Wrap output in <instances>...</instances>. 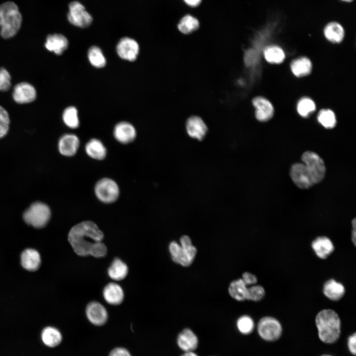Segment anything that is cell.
Returning a JSON list of instances; mask_svg holds the SVG:
<instances>
[{
    "instance_id": "cell-1",
    "label": "cell",
    "mask_w": 356,
    "mask_h": 356,
    "mask_svg": "<svg viewBox=\"0 0 356 356\" xmlns=\"http://www.w3.org/2000/svg\"><path fill=\"white\" fill-rule=\"evenodd\" d=\"M104 235L93 222H82L70 230L68 240L74 251L80 256H92L102 258L107 254V247L102 242Z\"/></svg>"
},
{
    "instance_id": "cell-2",
    "label": "cell",
    "mask_w": 356,
    "mask_h": 356,
    "mask_svg": "<svg viewBox=\"0 0 356 356\" xmlns=\"http://www.w3.org/2000/svg\"><path fill=\"white\" fill-rule=\"evenodd\" d=\"M319 339L323 343L331 344L339 339L341 334V320L338 313L331 309H323L315 319Z\"/></svg>"
},
{
    "instance_id": "cell-3",
    "label": "cell",
    "mask_w": 356,
    "mask_h": 356,
    "mask_svg": "<svg viewBox=\"0 0 356 356\" xmlns=\"http://www.w3.org/2000/svg\"><path fill=\"white\" fill-rule=\"evenodd\" d=\"M22 15L18 6L12 1L0 5V35L4 39L14 36L19 30Z\"/></svg>"
},
{
    "instance_id": "cell-4",
    "label": "cell",
    "mask_w": 356,
    "mask_h": 356,
    "mask_svg": "<svg viewBox=\"0 0 356 356\" xmlns=\"http://www.w3.org/2000/svg\"><path fill=\"white\" fill-rule=\"evenodd\" d=\"M169 250L172 260L183 267L191 265L197 253L196 247L187 235L181 237L180 244L176 241H172L169 244Z\"/></svg>"
},
{
    "instance_id": "cell-5",
    "label": "cell",
    "mask_w": 356,
    "mask_h": 356,
    "mask_svg": "<svg viewBox=\"0 0 356 356\" xmlns=\"http://www.w3.org/2000/svg\"><path fill=\"white\" fill-rule=\"evenodd\" d=\"M50 216V210L47 205L35 202L25 211L23 219L27 224L36 228H41L47 224Z\"/></svg>"
},
{
    "instance_id": "cell-6",
    "label": "cell",
    "mask_w": 356,
    "mask_h": 356,
    "mask_svg": "<svg viewBox=\"0 0 356 356\" xmlns=\"http://www.w3.org/2000/svg\"><path fill=\"white\" fill-rule=\"evenodd\" d=\"M301 159L314 184L321 181L326 172L325 165L322 159L316 153L307 151L302 154Z\"/></svg>"
},
{
    "instance_id": "cell-7",
    "label": "cell",
    "mask_w": 356,
    "mask_h": 356,
    "mask_svg": "<svg viewBox=\"0 0 356 356\" xmlns=\"http://www.w3.org/2000/svg\"><path fill=\"white\" fill-rule=\"evenodd\" d=\"M94 192L100 201L108 204L117 200L120 190L116 181L111 178H105L100 179L96 183Z\"/></svg>"
},
{
    "instance_id": "cell-8",
    "label": "cell",
    "mask_w": 356,
    "mask_h": 356,
    "mask_svg": "<svg viewBox=\"0 0 356 356\" xmlns=\"http://www.w3.org/2000/svg\"><path fill=\"white\" fill-rule=\"evenodd\" d=\"M257 330L260 337L267 341H274L278 339L282 332L280 322L275 317L264 316L258 322Z\"/></svg>"
},
{
    "instance_id": "cell-9",
    "label": "cell",
    "mask_w": 356,
    "mask_h": 356,
    "mask_svg": "<svg viewBox=\"0 0 356 356\" xmlns=\"http://www.w3.org/2000/svg\"><path fill=\"white\" fill-rule=\"evenodd\" d=\"M67 18L71 24L80 28L88 27L92 21L91 15L86 10L85 6L77 1L69 4Z\"/></svg>"
},
{
    "instance_id": "cell-10",
    "label": "cell",
    "mask_w": 356,
    "mask_h": 356,
    "mask_svg": "<svg viewBox=\"0 0 356 356\" xmlns=\"http://www.w3.org/2000/svg\"><path fill=\"white\" fill-rule=\"evenodd\" d=\"M116 52L122 59L134 61L139 54V46L135 40L130 37H124L118 43Z\"/></svg>"
},
{
    "instance_id": "cell-11",
    "label": "cell",
    "mask_w": 356,
    "mask_h": 356,
    "mask_svg": "<svg viewBox=\"0 0 356 356\" xmlns=\"http://www.w3.org/2000/svg\"><path fill=\"white\" fill-rule=\"evenodd\" d=\"M290 175L293 182L300 188L308 189L314 184L309 172L303 163L294 164L290 168Z\"/></svg>"
},
{
    "instance_id": "cell-12",
    "label": "cell",
    "mask_w": 356,
    "mask_h": 356,
    "mask_svg": "<svg viewBox=\"0 0 356 356\" xmlns=\"http://www.w3.org/2000/svg\"><path fill=\"white\" fill-rule=\"evenodd\" d=\"M37 97L35 87L28 82H21L16 85L13 90L12 97L18 104H26L34 101Z\"/></svg>"
},
{
    "instance_id": "cell-13",
    "label": "cell",
    "mask_w": 356,
    "mask_h": 356,
    "mask_svg": "<svg viewBox=\"0 0 356 356\" xmlns=\"http://www.w3.org/2000/svg\"><path fill=\"white\" fill-rule=\"evenodd\" d=\"M86 313L88 320L95 325H102L107 320L108 313L105 308L97 302L93 301L88 304Z\"/></svg>"
},
{
    "instance_id": "cell-14",
    "label": "cell",
    "mask_w": 356,
    "mask_h": 356,
    "mask_svg": "<svg viewBox=\"0 0 356 356\" xmlns=\"http://www.w3.org/2000/svg\"><path fill=\"white\" fill-rule=\"evenodd\" d=\"M115 138L123 144H128L134 140L136 135V130L131 123L122 121L117 124L114 129Z\"/></svg>"
},
{
    "instance_id": "cell-15",
    "label": "cell",
    "mask_w": 356,
    "mask_h": 356,
    "mask_svg": "<svg viewBox=\"0 0 356 356\" xmlns=\"http://www.w3.org/2000/svg\"><path fill=\"white\" fill-rule=\"evenodd\" d=\"M252 103L256 108L255 116L257 120L266 122L272 118L274 109L268 99L262 96H257L253 99Z\"/></svg>"
},
{
    "instance_id": "cell-16",
    "label": "cell",
    "mask_w": 356,
    "mask_h": 356,
    "mask_svg": "<svg viewBox=\"0 0 356 356\" xmlns=\"http://www.w3.org/2000/svg\"><path fill=\"white\" fill-rule=\"evenodd\" d=\"M80 146V140L74 134H67L62 135L58 141L59 152L63 156L71 157L77 153Z\"/></svg>"
},
{
    "instance_id": "cell-17",
    "label": "cell",
    "mask_w": 356,
    "mask_h": 356,
    "mask_svg": "<svg viewBox=\"0 0 356 356\" xmlns=\"http://www.w3.org/2000/svg\"><path fill=\"white\" fill-rule=\"evenodd\" d=\"M68 44L67 39L64 35L53 34L47 36L44 46L47 50L60 55L67 48Z\"/></svg>"
},
{
    "instance_id": "cell-18",
    "label": "cell",
    "mask_w": 356,
    "mask_h": 356,
    "mask_svg": "<svg viewBox=\"0 0 356 356\" xmlns=\"http://www.w3.org/2000/svg\"><path fill=\"white\" fill-rule=\"evenodd\" d=\"M316 255L321 259H326L334 250L332 241L326 236H319L311 244Z\"/></svg>"
},
{
    "instance_id": "cell-19",
    "label": "cell",
    "mask_w": 356,
    "mask_h": 356,
    "mask_svg": "<svg viewBox=\"0 0 356 356\" xmlns=\"http://www.w3.org/2000/svg\"><path fill=\"white\" fill-rule=\"evenodd\" d=\"M186 128L188 135L198 140H202L204 138L207 131L206 124L198 116H192L188 119Z\"/></svg>"
},
{
    "instance_id": "cell-20",
    "label": "cell",
    "mask_w": 356,
    "mask_h": 356,
    "mask_svg": "<svg viewBox=\"0 0 356 356\" xmlns=\"http://www.w3.org/2000/svg\"><path fill=\"white\" fill-rule=\"evenodd\" d=\"M177 344L179 348L184 352L193 351L198 346V339L191 329L185 328L178 334Z\"/></svg>"
},
{
    "instance_id": "cell-21",
    "label": "cell",
    "mask_w": 356,
    "mask_h": 356,
    "mask_svg": "<svg viewBox=\"0 0 356 356\" xmlns=\"http://www.w3.org/2000/svg\"><path fill=\"white\" fill-rule=\"evenodd\" d=\"M103 296L105 301L109 304L117 305L123 302L124 293L122 288L119 284L111 282L104 288Z\"/></svg>"
},
{
    "instance_id": "cell-22",
    "label": "cell",
    "mask_w": 356,
    "mask_h": 356,
    "mask_svg": "<svg viewBox=\"0 0 356 356\" xmlns=\"http://www.w3.org/2000/svg\"><path fill=\"white\" fill-rule=\"evenodd\" d=\"M323 293L330 300L337 301L340 300L345 293L344 286L334 279L327 280L323 286Z\"/></svg>"
},
{
    "instance_id": "cell-23",
    "label": "cell",
    "mask_w": 356,
    "mask_h": 356,
    "mask_svg": "<svg viewBox=\"0 0 356 356\" xmlns=\"http://www.w3.org/2000/svg\"><path fill=\"white\" fill-rule=\"evenodd\" d=\"M21 263L22 267L29 271L38 269L41 264V257L39 252L33 249L25 250L21 255Z\"/></svg>"
},
{
    "instance_id": "cell-24",
    "label": "cell",
    "mask_w": 356,
    "mask_h": 356,
    "mask_svg": "<svg viewBox=\"0 0 356 356\" xmlns=\"http://www.w3.org/2000/svg\"><path fill=\"white\" fill-rule=\"evenodd\" d=\"M85 151L91 158L101 160L104 159L107 154V150L103 143L99 139H90L85 145Z\"/></svg>"
},
{
    "instance_id": "cell-25",
    "label": "cell",
    "mask_w": 356,
    "mask_h": 356,
    "mask_svg": "<svg viewBox=\"0 0 356 356\" xmlns=\"http://www.w3.org/2000/svg\"><path fill=\"white\" fill-rule=\"evenodd\" d=\"M324 34L329 41L333 43H340L345 36V31L342 26L336 22L328 23L324 29Z\"/></svg>"
},
{
    "instance_id": "cell-26",
    "label": "cell",
    "mask_w": 356,
    "mask_h": 356,
    "mask_svg": "<svg viewBox=\"0 0 356 356\" xmlns=\"http://www.w3.org/2000/svg\"><path fill=\"white\" fill-rule=\"evenodd\" d=\"M107 272L112 279L116 281L122 280L128 273V267L121 259L115 258L109 267Z\"/></svg>"
},
{
    "instance_id": "cell-27",
    "label": "cell",
    "mask_w": 356,
    "mask_h": 356,
    "mask_svg": "<svg viewBox=\"0 0 356 356\" xmlns=\"http://www.w3.org/2000/svg\"><path fill=\"white\" fill-rule=\"evenodd\" d=\"M290 68L295 76L301 77L311 72L312 64L308 58L301 57L294 60L291 63Z\"/></svg>"
},
{
    "instance_id": "cell-28",
    "label": "cell",
    "mask_w": 356,
    "mask_h": 356,
    "mask_svg": "<svg viewBox=\"0 0 356 356\" xmlns=\"http://www.w3.org/2000/svg\"><path fill=\"white\" fill-rule=\"evenodd\" d=\"M248 288L243 280L239 278L230 283L228 292L230 296L235 300L242 301L247 300Z\"/></svg>"
},
{
    "instance_id": "cell-29",
    "label": "cell",
    "mask_w": 356,
    "mask_h": 356,
    "mask_svg": "<svg viewBox=\"0 0 356 356\" xmlns=\"http://www.w3.org/2000/svg\"><path fill=\"white\" fill-rule=\"evenodd\" d=\"M41 338L43 343L49 347H55L62 341L60 332L56 328L50 326L43 329Z\"/></svg>"
},
{
    "instance_id": "cell-30",
    "label": "cell",
    "mask_w": 356,
    "mask_h": 356,
    "mask_svg": "<svg viewBox=\"0 0 356 356\" xmlns=\"http://www.w3.org/2000/svg\"><path fill=\"white\" fill-rule=\"evenodd\" d=\"M265 59L269 63L279 64L282 63L285 57L283 50L279 46L271 45L267 47L264 51Z\"/></svg>"
},
{
    "instance_id": "cell-31",
    "label": "cell",
    "mask_w": 356,
    "mask_h": 356,
    "mask_svg": "<svg viewBox=\"0 0 356 356\" xmlns=\"http://www.w3.org/2000/svg\"><path fill=\"white\" fill-rule=\"evenodd\" d=\"M88 58L90 64L96 68H103L106 64V58L102 50L96 45L89 49Z\"/></svg>"
},
{
    "instance_id": "cell-32",
    "label": "cell",
    "mask_w": 356,
    "mask_h": 356,
    "mask_svg": "<svg viewBox=\"0 0 356 356\" xmlns=\"http://www.w3.org/2000/svg\"><path fill=\"white\" fill-rule=\"evenodd\" d=\"M199 26L198 20L195 17L187 14L184 16L179 21L178 28L180 32L184 34H190L196 30Z\"/></svg>"
},
{
    "instance_id": "cell-33",
    "label": "cell",
    "mask_w": 356,
    "mask_h": 356,
    "mask_svg": "<svg viewBox=\"0 0 356 356\" xmlns=\"http://www.w3.org/2000/svg\"><path fill=\"white\" fill-rule=\"evenodd\" d=\"M62 119L64 123L70 128L76 129L79 126L78 110L74 106H69L64 109Z\"/></svg>"
},
{
    "instance_id": "cell-34",
    "label": "cell",
    "mask_w": 356,
    "mask_h": 356,
    "mask_svg": "<svg viewBox=\"0 0 356 356\" xmlns=\"http://www.w3.org/2000/svg\"><path fill=\"white\" fill-rule=\"evenodd\" d=\"M317 120L323 127L327 129H332L336 124L335 114L329 109L320 110L317 115Z\"/></svg>"
},
{
    "instance_id": "cell-35",
    "label": "cell",
    "mask_w": 356,
    "mask_h": 356,
    "mask_svg": "<svg viewBox=\"0 0 356 356\" xmlns=\"http://www.w3.org/2000/svg\"><path fill=\"white\" fill-rule=\"evenodd\" d=\"M316 109L314 102L309 97L300 99L297 105L298 113L303 117H307Z\"/></svg>"
},
{
    "instance_id": "cell-36",
    "label": "cell",
    "mask_w": 356,
    "mask_h": 356,
    "mask_svg": "<svg viewBox=\"0 0 356 356\" xmlns=\"http://www.w3.org/2000/svg\"><path fill=\"white\" fill-rule=\"evenodd\" d=\"M236 325L239 331L245 335L251 333L254 330L255 323L253 319L249 315L241 316L237 320Z\"/></svg>"
},
{
    "instance_id": "cell-37",
    "label": "cell",
    "mask_w": 356,
    "mask_h": 356,
    "mask_svg": "<svg viewBox=\"0 0 356 356\" xmlns=\"http://www.w3.org/2000/svg\"><path fill=\"white\" fill-rule=\"evenodd\" d=\"M265 294V290L262 286L253 285L248 288L247 300L258 302L264 298Z\"/></svg>"
},
{
    "instance_id": "cell-38",
    "label": "cell",
    "mask_w": 356,
    "mask_h": 356,
    "mask_svg": "<svg viewBox=\"0 0 356 356\" xmlns=\"http://www.w3.org/2000/svg\"><path fill=\"white\" fill-rule=\"evenodd\" d=\"M11 76L4 68H0V90L6 91L11 87Z\"/></svg>"
},
{
    "instance_id": "cell-39",
    "label": "cell",
    "mask_w": 356,
    "mask_h": 356,
    "mask_svg": "<svg viewBox=\"0 0 356 356\" xmlns=\"http://www.w3.org/2000/svg\"><path fill=\"white\" fill-rule=\"evenodd\" d=\"M241 279L247 286L255 285L258 281L257 276L249 272L243 273Z\"/></svg>"
},
{
    "instance_id": "cell-40",
    "label": "cell",
    "mask_w": 356,
    "mask_h": 356,
    "mask_svg": "<svg viewBox=\"0 0 356 356\" xmlns=\"http://www.w3.org/2000/svg\"><path fill=\"white\" fill-rule=\"evenodd\" d=\"M348 347L350 352L354 355L356 354V334L354 333L348 339Z\"/></svg>"
},
{
    "instance_id": "cell-41",
    "label": "cell",
    "mask_w": 356,
    "mask_h": 356,
    "mask_svg": "<svg viewBox=\"0 0 356 356\" xmlns=\"http://www.w3.org/2000/svg\"><path fill=\"white\" fill-rule=\"evenodd\" d=\"M9 123L10 120L0 118V138L7 134Z\"/></svg>"
},
{
    "instance_id": "cell-42",
    "label": "cell",
    "mask_w": 356,
    "mask_h": 356,
    "mask_svg": "<svg viewBox=\"0 0 356 356\" xmlns=\"http://www.w3.org/2000/svg\"><path fill=\"white\" fill-rule=\"evenodd\" d=\"M109 356H132L130 352L125 348L118 347L111 351Z\"/></svg>"
},
{
    "instance_id": "cell-43",
    "label": "cell",
    "mask_w": 356,
    "mask_h": 356,
    "mask_svg": "<svg viewBox=\"0 0 356 356\" xmlns=\"http://www.w3.org/2000/svg\"><path fill=\"white\" fill-rule=\"evenodd\" d=\"M352 241L354 245H356V219H354L352 222Z\"/></svg>"
},
{
    "instance_id": "cell-44",
    "label": "cell",
    "mask_w": 356,
    "mask_h": 356,
    "mask_svg": "<svg viewBox=\"0 0 356 356\" xmlns=\"http://www.w3.org/2000/svg\"><path fill=\"white\" fill-rule=\"evenodd\" d=\"M184 2L190 7H196L199 5L202 0H183Z\"/></svg>"
},
{
    "instance_id": "cell-45",
    "label": "cell",
    "mask_w": 356,
    "mask_h": 356,
    "mask_svg": "<svg viewBox=\"0 0 356 356\" xmlns=\"http://www.w3.org/2000/svg\"><path fill=\"white\" fill-rule=\"evenodd\" d=\"M181 356H198L196 354L194 353L193 351L185 352Z\"/></svg>"
},
{
    "instance_id": "cell-46",
    "label": "cell",
    "mask_w": 356,
    "mask_h": 356,
    "mask_svg": "<svg viewBox=\"0 0 356 356\" xmlns=\"http://www.w3.org/2000/svg\"><path fill=\"white\" fill-rule=\"evenodd\" d=\"M342 0V1H345V2H349L352 1L353 0Z\"/></svg>"
},
{
    "instance_id": "cell-47",
    "label": "cell",
    "mask_w": 356,
    "mask_h": 356,
    "mask_svg": "<svg viewBox=\"0 0 356 356\" xmlns=\"http://www.w3.org/2000/svg\"><path fill=\"white\" fill-rule=\"evenodd\" d=\"M331 356V355H322V356Z\"/></svg>"
}]
</instances>
